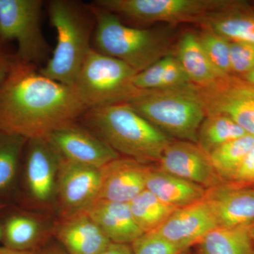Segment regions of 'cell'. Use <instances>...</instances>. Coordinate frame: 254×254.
I'll list each match as a JSON object with an SVG mask.
<instances>
[{
	"label": "cell",
	"mask_w": 254,
	"mask_h": 254,
	"mask_svg": "<svg viewBox=\"0 0 254 254\" xmlns=\"http://www.w3.org/2000/svg\"><path fill=\"white\" fill-rule=\"evenodd\" d=\"M247 134L242 127L225 115H206L198 128L197 145L209 155L220 145Z\"/></svg>",
	"instance_id": "cell-27"
},
{
	"label": "cell",
	"mask_w": 254,
	"mask_h": 254,
	"mask_svg": "<svg viewBox=\"0 0 254 254\" xmlns=\"http://www.w3.org/2000/svg\"><path fill=\"white\" fill-rule=\"evenodd\" d=\"M137 73L123 62L92 48L73 88L88 110L128 103L143 91L133 84Z\"/></svg>",
	"instance_id": "cell-6"
},
{
	"label": "cell",
	"mask_w": 254,
	"mask_h": 254,
	"mask_svg": "<svg viewBox=\"0 0 254 254\" xmlns=\"http://www.w3.org/2000/svg\"><path fill=\"white\" fill-rule=\"evenodd\" d=\"M81 119L119 154L146 165L158 164L173 141L127 103L87 110Z\"/></svg>",
	"instance_id": "cell-2"
},
{
	"label": "cell",
	"mask_w": 254,
	"mask_h": 254,
	"mask_svg": "<svg viewBox=\"0 0 254 254\" xmlns=\"http://www.w3.org/2000/svg\"><path fill=\"white\" fill-rule=\"evenodd\" d=\"M252 232H253V235L254 237V225L252 226Z\"/></svg>",
	"instance_id": "cell-38"
},
{
	"label": "cell",
	"mask_w": 254,
	"mask_h": 254,
	"mask_svg": "<svg viewBox=\"0 0 254 254\" xmlns=\"http://www.w3.org/2000/svg\"><path fill=\"white\" fill-rule=\"evenodd\" d=\"M40 254H68L65 250H62L59 247H49L42 251Z\"/></svg>",
	"instance_id": "cell-35"
},
{
	"label": "cell",
	"mask_w": 254,
	"mask_h": 254,
	"mask_svg": "<svg viewBox=\"0 0 254 254\" xmlns=\"http://www.w3.org/2000/svg\"><path fill=\"white\" fill-rule=\"evenodd\" d=\"M88 110L73 87L43 76L16 60L0 84V131L27 139L76 123Z\"/></svg>",
	"instance_id": "cell-1"
},
{
	"label": "cell",
	"mask_w": 254,
	"mask_h": 254,
	"mask_svg": "<svg viewBox=\"0 0 254 254\" xmlns=\"http://www.w3.org/2000/svg\"><path fill=\"white\" fill-rule=\"evenodd\" d=\"M145 190L165 204L176 209L185 208L204 198L206 189L150 165Z\"/></svg>",
	"instance_id": "cell-19"
},
{
	"label": "cell",
	"mask_w": 254,
	"mask_h": 254,
	"mask_svg": "<svg viewBox=\"0 0 254 254\" xmlns=\"http://www.w3.org/2000/svg\"><path fill=\"white\" fill-rule=\"evenodd\" d=\"M198 41L214 67L224 75H232L230 60V41L216 33L203 28L197 34Z\"/></svg>",
	"instance_id": "cell-29"
},
{
	"label": "cell",
	"mask_w": 254,
	"mask_h": 254,
	"mask_svg": "<svg viewBox=\"0 0 254 254\" xmlns=\"http://www.w3.org/2000/svg\"><path fill=\"white\" fill-rule=\"evenodd\" d=\"M131 247L133 254H182L185 252L155 231L143 234Z\"/></svg>",
	"instance_id": "cell-30"
},
{
	"label": "cell",
	"mask_w": 254,
	"mask_h": 254,
	"mask_svg": "<svg viewBox=\"0 0 254 254\" xmlns=\"http://www.w3.org/2000/svg\"><path fill=\"white\" fill-rule=\"evenodd\" d=\"M27 141L24 137L0 131V203L16 187Z\"/></svg>",
	"instance_id": "cell-25"
},
{
	"label": "cell",
	"mask_w": 254,
	"mask_h": 254,
	"mask_svg": "<svg viewBox=\"0 0 254 254\" xmlns=\"http://www.w3.org/2000/svg\"><path fill=\"white\" fill-rule=\"evenodd\" d=\"M53 231L68 254H100L111 243L86 210L62 216Z\"/></svg>",
	"instance_id": "cell-17"
},
{
	"label": "cell",
	"mask_w": 254,
	"mask_h": 254,
	"mask_svg": "<svg viewBox=\"0 0 254 254\" xmlns=\"http://www.w3.org/2000/svg\"><path fill=\"white\" fill-rule=\"evenodd\" d=\"M230 60L232 75L243 77L254 69V45L230 42Z\"/></svg>",
	"instance_id": "cell-31"
},
{
	"label": "cell",
	"mask_w": 254,
	"mask_h": 254,
	"mask_svg": "<svg viewBox=\"0 0 254 254\" xmlns=\"http://www.w3.org/2000/svg\"><path fill=\"white\" fill-rule=\"evenodd\" d=\"M62 158L46 138L28 140L22 158L23 180L26 195L33 201L46 204L57 195Z\"/></svg>",
	"instance_id": "cell-10"
},
{
	"label": "cell",
	"mask_w": 254,
	"mask_h": 254,
	"mask_svg": "<svg viewBox=\"0 0 254 254\" xmlns=\"http://www.w3.org/2000/svg\"><path fill=\"white\" fill-rule=\"evenodd\" d=\"M133 84L141 91L180 89L192 84L174 52L137 73Z\"/></svg>",
	"instance_id": "cell-23"
},
{
	"label": "cell",
	"mask_w": 254,
	"mask_h": 254,
	"mask_svg": "<svg viewBox=\"0 0 254 254\" xmlns=\"http://www.w3.org/2000/svg\"><path fill=\"white\" fill-rule=\"evenodd\" d=\"M204 200L218 227L236 228L254 225V189L222 183L206 190Z\"/></svg>",
	"instance_id": "cell-14"
},
{
	"label": "cell",
	"mask_w": 254,
	"mask_h": 254,
	"mask_svg": "<svg viewBox=\"0 0 254 254\" xmlns=\"http://www.w3.org/2000/svg\"><path fill=\"white\" fill-rule=\"evenodd\" d=\"M47 139L64 159L100 169L120 154L86 127L76 123L52 132Z\"/></svg>",
	"instance_id": "cell-11"
},
{
	"label": "cell",
	"mask_w": 254,
	"mask_h": 254,
	"mask_svg": "<svg viewBox=\"0 0 254 254\" xmlns=\"http://www.w3.org/2000/svg\"><path fill=\"white\" fill-rule=\"evenodd\" d=\"M253 225L212 230L197 245L199 254H254Z\"/></svg>",
	"instance_id": "cell-24"
},
{
	"label": "cell",
	"mask_w": 254,
	"mask_h": 254,
	"mask_svg": "<svg viewBox=\"0 0 254 254\" xmlns=\"http://www.w3.org/2000/svg\"><path fill=\"white\" fill-rule=\"evenodd\" d=\"M3 246L18 251H35L45 234L43 224L31 214L14 210L0 223Z\"/></svg>",
	"instance_id": "cell-22"
},
{
	"label": "cell",
	"mask_w": 254,
	"mask_h": 254,
	"mask_svg": "<svg viewBox=\"0 0 254 254\" xmlns=\"http://www.w3.org/2000/svg\"><path fill=\"white\" fill-rule=\"evenodd\" d=\"M95 18V50L127 64L141 72L174 52L171 28L127 26L117 15L89 4Z\"/></svg>",
	"instance_id": "cell-3"
},
{
	"label": "cell",
	"mask_w": 254,
	"mask_h": 254,
	"mask_svg": "<svg viewBox=\"0 0 254 254\" xmlns=\"http://www.w3.org/2000/svg\"><path fill=\"white\" fill-rule=\"evenodd\" d=\"M242 3L231 0H97L93 4L134 23L177 26L180 23L202 25L210 15Z\"/></svg>",
	"instance_id": "cell-7"
},
{
	"label": "cell",
	"mask_w": 254,
	"mask_h": 254,
	"mask_svg": "<svg viewBox=\"0 0 254 254\" xmlns=\"http://www.w3.org/2000/svg\"><path fill=\"white\" fill-rule=\"evenodd\" d=\"M85 210L113 243L131 245L144 234L136 225L128 203L97 199Z\"/></svg>",
	"instance_id": "cell-18"
},
{
	"label": "cell",
	"mask_w": 254,
	"mask_h": 254,
	"mask_svg": "<svg viewBox=\"0 0 254 254\" xmlns=\"http://www.w3.org/2000/svg\"><path fill=\"white\" fill-rule=\"evenodd\" d=\"M100 254H133L131 246L123 244L111 243Z\"/></svg>",
	"instance_id": "cell-33"
},
{
	"label": "cell",
	"mask_w": 254,
	"mask_h": 254,
	"mask_svg": "<svg viewBox=\"0 0 254 254\" xmlns=\"http://www.w3.org/2000/svg\"><path fill=\"white\" fill-rule=\"evenodd\" d=\"M6 204H4V203H0V213H1V210H3L4 208H6ZM1 240V227H0V242Z\"/></svg>",
	"instance_id": "cell-37"
},
{
	"label": "cell",
	"mask_w": 254,
	"mask_h": 254,
	"mask_svg": "<svg viewBox=\"0 0 254 254\" xmlns=\"http://www.w3.org/2000/svg\"><path fill=\"white\" fill-rule=\"evenodd\" d=\"M150 165L129 158H118L100 169L97 199L129 203L145 190Z\"/></svg>",
	"instance_id": "cell-16"
},
{
	"label": "cell",
	"mask_w": 254,
	"mask_h": 254,
	"mask_svg": "<svg viewBox=\"0 0 254 254\" xmlns=\"http://www.w3.org/2000/svg\"><path fill=\"white\" fill-rule=\"evenodd\" d=\"M0 254H36L35 251H18L7 247H0Z\"/></svg>",
	"instance_id": "cell-34"
},
{
	"label": "cell",
	"mask_w": 254,
	"mask_h": 254,
	"mask_svg": "<svg viewBox=\"0 0 254 254\" xmlns=\"http://www.w3.org/2000/svg\"><path fill=\"white\" fill-rule=\"evenodd\" d=\"M193 88L206 115H225L254 136V85L240 76L227 75L205 86L193 85Z\"/></svg>",
	"instance_id": "cell-9"
},
{
	"label": "cell",
	"mask_w": 254,
	"mask_h": 254,
	"mask_svg": "<svg viewBox=\"0 0 254 254\" xmlns=\"http://www.w3.org/2000/svg\"><path fill=\"white\" fill-rule=\"evenodd\" d=\"M100 169L62 158L57 196L62 216L86 210L98 198Z\"/></svg>",
	"instance_id": "cell-13"
},
{
	"label": "cell",
	"mask_w": 254,
	"mask_h": 254,
	"mask_svg": "<svg viewBox=\"0 0 254 254\" xmlns=\"http://www.w3.org/2000/svg\"><path fill=\"white\" fill-rule=\"evenodd\" d=\"M15 61V53H10L7 43L0 38V84L9 74Z\"/></svg>",
	"instance_id": "cell-32"
},
{
	"label": "cell",
	"mask_w": 254,
	"mask_h": 254,
	"mask_svg": "<svg viewBox=\"0 0 254 254\" xmlns=\"http://www.w3.org/2000/svg\"><path fill=\"white\" fill-rule=\"evenodd\" d=\"M216 228L215 217L203 198L194 204L177 209L154 231L170 243L187 251L191 246L198 245L207 234Z\"/></svg>",
	"instance_id": "cell-15"
},
{
	"label": "cell",
	"mask_w": 254,
	"mask_h": 254,
	"mask_svg": "<svg viewBox=\"0 0 254 254\" xmlns=\"http://www.w3.org/2000/svg\"><path fill=\"white\" fill-rule=\"evenodd\" d=\"M201 26L229 41L254 45V11L245 1L236 7L210 15Z\"/></svg>",
	"instance_id": "cell-21"
},
{
	"label": "cell",
	"mask_w": 254,
	"mask_h": 254,
	"mask_svg": "<svg viewBox=\"0 0 254 254\" xmlns=\"http://www.w3.org/2000/svg\"><path fill=\"white\" fill-rule=\"evenodd\" d=\"M50 23L57 32V46L51 58L39 71L43 76L73 87L87 55L95 18L89 5L71 0L48 3Z\"/></svg>",
	"instance_id": "cell-4"
},
{
	"label": "cell",
	"mask_w": 254,
	"mask_h": 254,
	"mask_svg": "<svg viewBox=\"0 0 254 254\" xmlns=\"http://www.w3.org/2000/svg\"><path fill=\"white\" fill-rule=\"evenodd\" d=\"M174 54L184 71L195 86H205L224 76L216 69L200 46L198 37L192 32H186L177 42Z\"/></svg>",
	"instance_id": "cell-20"
},
{
	"label": "cell",
	"mask_w": 254,
	"mask_h": 254,
	"mask_svg": "<svg viewBox=\"0 0 254 254\" xmlns=\"http://www.w3.org/2000/svg\"><path fill=\"white\" fill-rule=\"evenodd\" d=\"M254 145V136L247 134L220 145L209 154L222 182L232 183L247 155Z\"/></svg>",
	"instance_id": "cell-26"
},
{
	"label": "cell",
	"mask_w": 254,
	"mask_h": 254,
	"mask_svg": "<svg viewBox=\"0 0 254 254\" xmlns=\"http://www.w3.org/2000/svg\"><path fill=\"white\" fill-rule=\"evenodd\" d=\"M132 215L143 233L154 231L177 210L145 190L128 203Z\"/></svg>",
	"instance_id": "cell-28"
},
{
	"label": "cell",
	"mask_w": 254,
	"mask_h": 254,
	"mask_svg": "<svg viewBox=\"0 0 254 254\" xmlns=\"http://www.w3.org/2000/svg\"><path fill=\"white\" fill-rule=\"evenodd\" d=\"M242 78H245L246 81L250 82L252 84L254 85V69L252 70L251 72L246 74Z\"/></svg>",
	"instance_id": "cell-36"
},
{
	"label": "cell",
	"mask_w": 254,
	"mask_h": 254,
	"mask_svg": "<svg viewBox=\"0 0 254 254\" xmlns=\"http://www.w3.org/2000/svg\"><path fill=\"white\" fill-rule=\"evenodd\" d=\"M158 168L197 184L206 190L225 182L215 172L209 155L197 143L187 141H172L164 150Z\"/></svg>",
	"instance_id": "cell-12"
},
{
	"label": "cell",
	"mask_w": 254,
	"mask_h": 254,
	"mask_svg": "<svg viewBox=\"0 0 254 254\" xmlns=\"http://www.w3.org/2000/svg\"><path fill=\"white\" fill-rule=\"evenodd\" d=\"M43 4L41 0H0V38L16 42V59L36 66L50 59L41 29Z\"/></svg>",
	"instance_id": "cell-8"
},
{
	"label": "cell",
	"mask_w": 254,
	"mask_h": 254,
	"mask_svg": "<svg viewBox=\"0 0 254 254\" xmlns=\"http://www.w3.org/2000/svg\"><path fill=\"white\" fill-rule=\"evenodd\" d=\"M127 104L170 138L195 143L206 116L193 84L180 89L143 91Z\"/></svg>",
	"instance_id": "cell-5"
}]
</instances>
